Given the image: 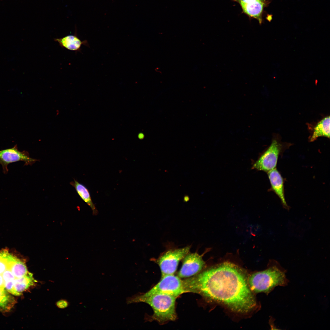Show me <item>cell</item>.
Instances as JSON below:
<instances>
[{
    "instance_id": "9c48e42d",
    "label": "cell",
    "mask_w": 330,
    "mask_h": 330,
    "mask_svg": "<svg viewBox=\"0 0 330 330\" xmlns=\"http://www.w3.org/2000/svg\"><path fill=\"white\" fill-rule=\"evenodd\" d=\"M271 189L278 197L284 208L289 210L285 199L283 178L276 168L267 172Z\"/></svg>"
},
{
    "instance_id": "5bb4252c",
    "label": "cell",
    "mask_w": 330,
    "mask_h": 330,
    "mask_svg": "<svg viewBox=\"0 0 330 330\" xmlns=\"http://www.w3.org/2000/svg\"><path fill=\"white\" fill-rule=\"evenodd\" d=\"M330 138V116L324 117L320 121L314 128L310 141H313L320 137Z\"/></svg>"
},
{
    "instance_id": "8992f818",
    "label": "cell",
    "mask_w": 330,
    "mask_h": 330,
    "mask_svg": "<svg viewBox=\"0 0 330 330\" xmlns=\"http://www.w3.org/2000/svg\"><path fill=\"white\" fill-rule=\"evenodd\" d=\"M282 149L281 144L273 140L270 146L254 163L253 168L267 172L275 168Z\"/></svg>"
},
{
    "instance_id": "277c9868",
    "label": "cell",
    "mask_w": 330,
    "mask_h": 330,
    "mask_svg": "<svg viewBox=\"0 0 330 330\" xmlns=\"http://www.w3.org/2000/svg\"><path fill=\"white\" fill-rule=\"evenodd\" d=\"M186 293L183 280L174 274L168 275L161 278L156 285L146 293L143 294L148 295L155 294H163L177 298Z\"/></svg>"
},
{
    "instance_id": "3957f363",
    "label": "cell",
    "mask_w": 330,
    "mask_h": 330,
    "mask_svg": "<svg viewBox=\"0 0 330 330\" xmlns=\"http://www.w3.org/2000/svg\"><path fill=\"white\" fill-rule=\"evenodd\" d=\"M287 282L284 272L276 264L263 271L254 273L248 277V283L252 292L268 293L275 287L284 286Z\"/></svg>"
},
{
    "instance_id": "d6986e66",
    "label": "cell",
    "mask_w": 330,
    "mask_h": 330,
    "mask_svg": "<svg viewBox=\"0 0 330 330\" xmlns=\"http://www.w3.org/2000/svg\"><path fill=\"white\" fill-rule=\"evenodd\" d=\"M57 304L60 307H64L67 306V303L65 301H61L58 302Z\"/></svg>"
},
{
    "instance_id": "8fae6325",
    "label": "cell",
    "mask_w": 330,
    "mask_h": 330,
    "mask_svg": "<svg viewBox=\"0 0 330 330\" xmlns=\"http://www.w3.org/2000/svg\"><path fill=\"white\" fill-rule=\"evenodd\" d=\"M59 46L63 48L76 52L81 51V47L84 45L89 47L87 40L82 41L77 36L76 33L74 35H68L60 38L54 39Z\"/></svg>"
},
{
    "instance_id": "4fadbf2b",
    "label": "cell",
    "mask_w": 330,
    "mask_h": 330,
    "mask_svg": "<svg viewBox=\"0 0 330 330\" xmlns=\"http://www.w3.org/2000/svg\"><path fill=\"white\" fill-rule=\"evenodd\" d=\"M37 281L32 273L29 272L24 276L15 278L14 281V288L16 296H20L30 287L33 286Z\"/></svg>"
},
{
    "instance_id": "44dd1931",
    "label": "cell",
    "mask_w": 330,
    "mask_h": 330,
    "mask_svg": "<svg viewBox=\"0 0 330 330\" xmlns=\"http://www.w3.org/2000/svg\"><path fill=\"white\" fill-rule=\"evenodd\" d=\"M0 288H5L4 281L2 274H0Z\"/></svg>"
},
{
    "instance_id": "ffe728a7",
    "label": "cell",
    "mask_w": 330,
    "mask_h": 330,
    "mask_svg": "<svg viewBox=\"0 0 330 330\" xmlns=\"http://www.w3.org/2000/svg\"><path fill=\"white\" fill-rule=\"evenodd\" d=\"M256 0H234V1L237 2L238 3L240 2L247 3L250 2L254 1Z\"/></svg>"
},
{
    "instance_id": "7a4b0ae2",
    "label": "cell",
    "mask_w": 330,
    "mask_h": 330,
    "mask_svg": "<svg viewBox=\"0 0 330 330\" xmlns=\"http://www.w3.org/2000/svg\"><path fill=\"white\" fill-rule=\"evenodd\" d=\"M176 298L172 295L163 294H155L148 295L142 294L129 299L127 303L144 302L148 304L153 311L152 319L161 324L176 320L177 316L175 305Z\"/></svg>"
},
{
    "instance_id": "2e32d148",
    "label": "cell",
    "mask_w": 330,
    "mask_h": 330,
    "mask_svg": "<svg viewBox=\"0 0 330 330\" xmlns=\"http://www.w3.org/2000/svg\"><path fill=\"white\" fill-rule=\"evenodd\" d=\"M5 288H0V311L7 312L16 303L14 297Z\"/></svg>"
},
{
    "instance_id": "ac0fdd59",
    "label": "cell",
    "mask_w": 330,
    "mask_h": 330,
    "mask_svg": "<svg viewBox=\"0 0 330 330\" xmlns=\"http://www.w3.org/2000/svg\"><path fill=\"white\" fill-rule=\"evenodd\" d=\"M12 255L7 249L0 251V274H2L9 268V263Z\"/></svg>"
},
{
    "instance_id": "e0dca14e",
    "label": "cell",
    "mask_w": 330,
    "mask_h": 330,
    "mask_svg": "<svg viewBox=\"0 0 330 330\" xmlns=\"http://www.w3.org/2000/svg\"><path fill=\"white\" fill-rule=\"evenodd\" d=\"M2 275L4 281L5 289L9 293L16 296L14 288V281L16 278L11 270L8 269Z\"/></svg>"
},
{
    "instance_id": "ba28073f",
    "label": "cell",
    "mask_w": 330,
    "mask_h": 330,
    "mask_svg": "<svg viewBox=\"0 0 330 330\" xmlns=\"http://www.w3.org/2000/svg\"><path fill=\"white\" fill-rule=\"evenodd\" d=\"M182 264L178 273L181 279L189 278L200 273L205 266L202 257L196 252L188 253L182 259Z\"/></svg>"
},
{
    "instance_id": "7c38bea8",
    "label": "cell",
    "mask_w": 330,
    "mask_h": 330,
    "mask_svg": "<svg viewBox=\"0 0 330 330\" xmlns=\"http://www.w3.org/2000/svg\"><path fill=\"white\" fill-rule=\"evenodd\" d=\"M70 184L75 188L80 197L91 208L93 215H97L98 211L92 201L89 190L84 185L75 179Z\"/></svg>"
},
{
    "instance_id": "6da1fadb",
    "label": "cell",
    "mask_w": 330,
    "mask_h": 330,
    "mask_svg": "<svg viewBox=\"0 0 330 330\" xmlns=\"http://www.w3.org/2000/svg\"><path fill=\"white\" fill-rule=\"evenodd\" d=\"M183 280L187 292L198 294L222 303L238 313H248L256 302L240 267L225 262Z\"/></svg>"
},
{
    "instance_id": "5b68a950",
    "label": "cell",
    "mask_w": 330,
    "mask_h": 330,
    "mask_svg": "<svg viewBox=\"0 0 330 330\" xmlns=\"http://www.w3.org/2000/svg\"><path fill=\"white\" fill-rule=\"evenodd\" d=\"M189 246L170 250L162 255L157 262L161 270V278L175 272L179 262L189 251Z\"/></svg>"
},
{
    "instance_id": "30bf717a",
    "label": "cell",
    "mask_w": 330,
    "mask_h": 330,
    "mask_svg": "<svg viewBox=\"0 0 330 330\" xmlns=\"http://www.w3.org/2000/svg\"><path fill=\"white\" fill-rule=\"evenodd\" d=\"M269 3L268 0H256L247 3H239L242 12L249 17L257 20L260 24L262 22L264 8Z\"/></svg>"
},
{
    "instance_id": "9a60e30c",
    "label": "cell",
    "mask_w": 330,
    "mask_h": 330,
    "mask_svg": "<svg viewBox=\"0 0 330 330\" xmlns=\"http://www.w3.org/2000/svg\"><path fill=\"white\" fill-rule=\"evenodd\" d=\"M9 269L16 278L21 277L28 272L24 262L14 256L10 261Z\"/></svg>"
},
{
    "instance_id": "52a82bcc",
    "label": "cell",
    "mask_w": 330,
    "mask_h": 330,
    "mask_svg": "<svg viewBox=\"0 0 330 330\" xmlns=\"http://www.w3.org/2000/svg\"><path fill=\"white\" fill-rule=\"evenodd\" d=\"M38 160L30 157L27 152L19 151L16 145L12 148L0 151V164L5 174L8 173V166L11 163L22 161L24 162L25 165H31Z\"/></svg>"
}]
</instances>
